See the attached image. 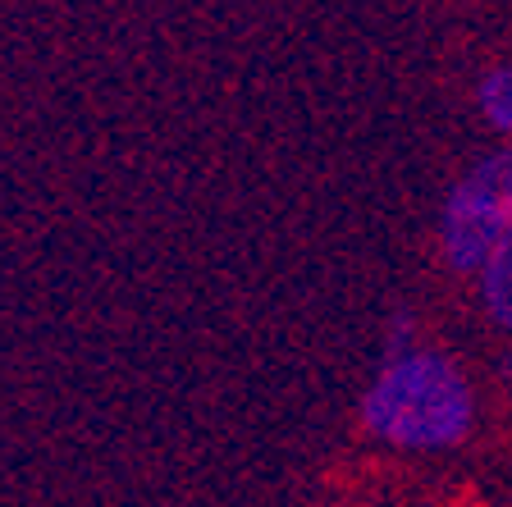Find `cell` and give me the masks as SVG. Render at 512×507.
<instances>
[{
	"mask_svg": "<svg viewBox=\"0 0 512 507\" xmlns=\"http://www.w3.org/2000/svg\"><path fill=\"white\" fill-rule=\"evenodd\" d=\"M476 402L462 370L430 348H398L362 398V430L389 448L439 453L471 434Z\"/></svg>",
	"mask_w": 512,
	"mask_h": 507,
	"instance_id": "cell-1",
	"label": "cell"
},
{
	"mask_svg": "<svg viewBox=\"0 0 512 507\" xmlns=\"http://www.w3.org/2000/svg\"><path fill=\"white\" fill-rule=\"evenodd\" d=\"M512 233V147L490 151L467 169L444 201L439 243L458 275H480Z\"/></svg>",
	"mask_w": 512,
	"mask_h": 507,
	"instance_id": "cell-2",
	"label": "cell"
},
{
	"mask_svg": "<svg viewBox=\"0 0 512 507\" xmlns=\"http://www.w3.org/2000/svg\"><path fill=\"white\" fill-rule=\"evenodd\" d=\"M480 297H485V311L494 316V325L512 329V233L480 270Z\"/></svg>",
	"mask_w": 512,
	"mask_h": 507,
	"instance_id": "cell-3",
	"label": "cell"
},
{
	"mask_svg": "<svg viewBox=\"0 0 512 507\" xmlns=\"http://www.w3.org/2000/svg\"><path fill=\"white\" fill-rule=\"evenodd\" d=\"M476 101L485 110V119L512 138V64H499V69H490V74L480 78Z\"/></svg>",
	"mask_w": 512,
	"mask_h": 507,
	"instance_id": "cell-4",
	"label": "cell"
}]
</instances>
